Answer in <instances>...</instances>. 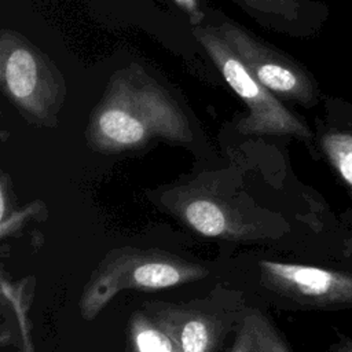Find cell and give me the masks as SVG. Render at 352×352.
I'll use <instances>...</instances> for the list:
<instances>
[{"instance_id": "6da1fadb", "label": "cell", "mask_w": 352, "mask_h": 352, "mask_svg": "<svg viewBox=\"0 0 352 352\" xmlns=\"http://www.w3.org/2000/svg\"><path fill=\"white\" fill-rule=\"evenodd\" d=\"M153 139L192 140L187 117L155 80L138 65L117 70L91 113L88 144L103 153L136 150Z\"/></svg>"}, {"instance_id": "7a4b0ae2", "label": "cell", "mask_w": 352, "mask_h": 352, "mask_svg": "<svg viewBox=\"0 0 352 352\" xmlns=\"http://www.w3.org/2000/svg\"><path fill=\"white\" fill-rule=\"evenodd\" d=\"M206 275L205 267L166 252L116 249L107 253L85 283L78 304L80 314L91 320L121 292L161 290Z\"/></svg>"}, {"instance_id": "3957f363", "label": "cell", "mask_w": 352, "mask_h": 352, "mask_svg": "<svg viewBox=\"0 0 352 352\" xmlns=\"http://www.w3.org/2000/svg\"><path fill=\"white\" fill-rule=\"evenodd\" d=\"M0 81L6 96L32 122L52 126L66 99V82L50 58L18 32L0 34Z\"/></svg>"}, {"instance_id": "277c9868", "label": "cell", "mask_w": 352, "mask_h": 352, "mask_svg": "<svg viewBox=\"0 0 352 352\" xmlns=\"http://www.w3.org/2000/svg\"><path fill=\"white\" fill-rule=\"evenodd\" d=\"M194 34L210 56L230 88L245 102L249 113L236 124L243 135L294 136L311 140L309 128L280 99L261 85L214 28H195Z\"/></svg>"}, {"instance_id": "5b68a950", "label": "cell", "mask_w": 352, "mask_h": 352, "mask_svg": "<svg viewBox=\"0 0 352 352\" xmlns=\"http://www.w3.org/2000/svg\"><path fill=\"white\" fill-rule=\"evenodd\" d=\"M214 30L253 77L279 99L304 107H312L319 102L320 89L316 80L292 56L257 40L232 22H224Z\"/></svg>"}, {"instance_id": "8992f818", "label": "cell", "mask_w": 352, "mask_h": 352, "mask_svg": "<svg viewBox=\"0 0 352 352\" xmlns=\"http://www.w3.org/2000/svg\"><path fill=\"white\" fill-rule=\"evenodd\" d=\"M258 265L263 285L292 301L316 307L352 304V274L272 260Z\"/></svg>"}, {"instance_id": "52a82bcc", "label": "cell", "mask_w": 352, "mask_h": 352, "mask_svg": "<svg viewBox=\"0 0 352 352\" xmlns=\"http://www.w3.org/2000/svg\"><path fill=\"white\" fill-rule=\"evenodd\" d=\"M176 213L192 230L205 236L245 238L252 236V223L242 220V213L231 201L204 190L186 187L179 190Z\"/></svg>"}, {"instance_id": "ba28073f", "label": "cell", "mask_w": 352, "mask_h": 352, "mask_svg": "<svg viewBox=\"0 0 352 352\" xmlns=\"http://www.w3.org/2000/svg\"><path fill=\"white\" fill-rule=\"evenodd\" d=\"M147 314L183 352H213L223 336V323L214 314L197 305L154 304Z\"/></svg>"}, {"instance_id": "9c48e42d", "label": "cell", "mask_w": 352, "mask_h": 352, "mask_svg": "<svg viewBox=\"0 0 352 352\" xmlns=\"http://www.w3.org/2000/svg\"><path fill=\"white\" fill-rule=\"evenodd\" d=\"M252 11L268 16L293 36L316 34L329 18V8L318 0H242Z\"/></svg>"}, {"instance_id": "30bf717a", "label": "cell", "mask_w": 352, "mask_h": 352, "mask_svg": "<svg viewBox=\"0 0 352 352\" xmlns=\"http://www.w3.org/2000/svg\"><path fill=\"white\" fill-rule=\"evenodd\" d=\"M230 352H292L285 340L260 312L246 314L238 327Z\"/></svg>"}, {"instance_id": "8fae6325", "label": "cell", "mask_w": 352, "mask_h": 352, "mask_svg": "<svg viewBox=\"0 0 352 352\" xmlns=\"http://www.w3.org/2000/svg\"><path fill=\"white\" fill-rule=\"evenodd\" d=\"M132 352H183L147 314L136 312L129 326Z\"/></svg>"}, {"instance_id": "7c38bea8", "label": "cell", "mask_w": 352, "mask_h": 352, "mask_svg": "<svg viewBox=\"0 0 352 352\" xmlns=\"http://www.w3.org/2000/svg\"><path fill=\"white\" fill-rule=\"evenodd\" d=\"M320 146L333 168L352 186V131L327 128L320 136Z\"/></svg>"}, {"instance_id": "4fadbf2b", "label": "cell", "mask_w": 352, "mask_h": 352, "mask_svg": "<svg viewBox=\"0 0 352 352\" xmlns=\"http://www.w3.org/2000/svg\"><path fill=\"white\" fill-rule=\"evenodd\" d=\"M190 18L192 25H199L204 19V11L201 8V0H173Z\"/></svg>"}, {"instance_id": "5bb4252c", "label": "cell", "mask_w": 352, "mask_h": 352, "mask_svg": "<svg viewBox=\"0 0 352 352\" xmlns=\"http://www.w3.org/2000/svg\"><path fill=\"white\" fill-rule=\"evenodd\" d=\"M337 102L340 103V106H341L344 110H346L348 113H351V114H352V104H351V103L344 102V100H340V99H337Z\"/></svg>"}, {"instance_id": "9a60e30c", "label": "cell", "mask_w": 352, "mask_h": 352, "mask_svg": "<svg viewBox=\"0 0 352 352\" xmlns=\"http://www.w3.org/2000/svg\"><path fill=\"white\" fill-rule=\"evenodd\" d=\"M342 352H352V340H349L348 342H345L344 348H342Z\"/></svg>"}, {"instance_id": "2e32d148", "label": "cell", "mask_w": 352, "mask_h": 352, "mask_svg": "<svg viewBox=\"0 0 352 352\" xmlns=\"http://www.w3.org/2000/svg\"><path fill=\"white\" fill-rule=\"evenodd\" d=\"M345 250L348 252V254H351V256H352V238H349V239L346 241V245H345Z\"/></svg>"}]
</instances>
